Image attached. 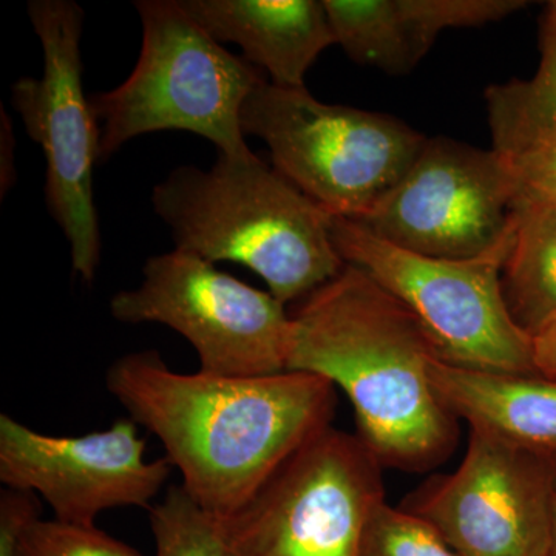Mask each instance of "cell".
Returning <instances> with one entry per match:
<instances>
[{
    "instance_id": "obj_1",
    "label": "cell",
    "mask_w": 556,
    "mask_h": 556,
    "mask_svg": "<svg viewBox=\"0 0 556 556\" xmlns=\"http://www.w3.org/2000/svg\"><path fill=\"white\" fill-rule=\"evenodd\" d=\"M105 387L131 420L160 439L186 492L218 519L243 507L289 457L331 427L338 405V388L320 376L185 375L153 350L116 358Z\"/></svg>"
},
{
    "instance_id": "obj_2",
    "label": "cell",
    "mask_w": 556,
    "mask_h": 556,
    "mask_svg": "<svg viewBox=\"0 0 556 556\" xmlns=\"http://www.w3.org/2000/svg\"><path fill=\"white\" fill-rule=\"evenodd\" d=\"M288 371L309 372L345 393L357 437L383 468L427 471L459 439V419L439 399L433 340L393 294L345 265L291 314Z\"/></svg>"
},
{
    "instance_id": "obj_3",
    "label": "cell",
    "mask_w": 556,
    "mask_h": 556,
    "mask_svg": "<svg viewBox=\"0 0 556 556\" xmlns=\"http://www.w3.org/2000/svg\"><path fill=\"white\" fill-rule=\"evenodd\" d=\"M152 204L175 249L214 265L247 266L285 306L345 266L332 243L331 215L255 153L218 155L207 170L177 167L153 188Z\"/></svg>"
},
{
    "instance_id": "obj_4",
    "label": "cell",
    "mask_w": 556,
    "mask_h": 556,
    "mask_svg": "<svg viewBox=\"0 0 556 556\" xmlns=\"http://www.w3.org/2000/svg\"><path fill=\"white\" fill-rule=\"evenodd\" d=\"M142 46L119 87L91 94L100 127V164L130 139L181 130L208 139L218 155L244 159L241 108L262 72L217 42L179 0H138Z\"/></svg>"
},
{
    "instance_id": "obj_5",
    "label": "cell",
    "mask_w": 556,
    "mask_h": 556,
    "mask_svg": "<svg viewBox=\"0 0 556 556\" xmlns=\"http://www.w3.org/2000/svg\"><path fill=\"white\" fill-rule=\"evenodd\" d=\"M241 130L269 148L273 167L331 217H365L404 177L426 137L383 113L316 100L269 80L241 108Z\"/></svg>"
},
{
    "instance_id": "obj_6",
    "label": "cell",
    "mask_w": 556,
    "mask_h": 556,
    "mask_svg": "<svg viewBox=\"0 0 556 556\" xmlns=\"http://www.w3.org/2000/svg\"><path fill=\"white\" fill-rule=\"evenodd\" d=\"M331 239L345 265L364 270L401 300L438 356L453 367L536 376L532 338L504 300L501 270L507 247L481 257H427L388 243L351 218L331 217Z\"/></svg>"
},
{
    "instance_id": "obj_7",
    "label": "cell",
    "mask_w": 556,
    "mask_h": 556,
    "mask_svg": "<svg viewBox=\"0 0 556 556\" xmlns=\"http://www.w3.org/2000/svg\"><path fill=\"white\" fill-rule=\"evenodd\" d=\"M382 464L357 434L329 427L251 500L218 519L232 556H358L386 501Z\"/></svg>"
},
{
    "instance_id": "obj_8",
    "label": "cell",
    "mask_w": 556,
    "mask_h": 556,
    "mask_svg": "<svg viewBox=\"0 0 556 556\" xmlns=\"http://www.w3.org/2000/svg\"><path fill=\"white\" fill-rule=\"evenodd\" d=\"M27 11L42 47L43 72L39 78L17 79L11 102L28 137L42 149L46 203L68 241L73 270L93 283L101 258L93 197L100 127L84 91V10L73 0H31Z\"/></svg>"
},
{
    "instance_id": "obj_9",
    "label": "cell",
    "mask_w": 556,
    "mask_h": 556,
    "mask_svg": "<svg viewBox=\"0 0 556 556\" xmlns=\"http://www.w3.org/2000/svg\"><path fill=\"white\" fill-rule=\"evenodd\" d=\"M110 313L123 324L174 329L195 348L200 371L207 375L288 371L292 320L283 303L190 252L150 257L141 285L116 292Z\"/></svg>"
},
{
    "instance_id": "obj_10",
    "label": "cell",
    "mask_w": 556,
    "mask_h": 556,
    "mask_svg": "<svg viewBox=\"0 0 556 556\" xmlns=\"http://www.w3.org/2000/svg\"><path fill=\"white\" fill-rule=\"evenodd\" d=\"M521 192L493 150L426 139L416 160L365 217L369 232L427 257L466 260L514 239Z\"/></svg>"
},
{
    "instance_id": "obj_11",
    "label": "cell",
    "mask_w": 556,
    "mask_h": 556,
    "mask_svg": "<svg viewBox=\"0 0 556 556\" xmlns=\"http://www.w3.org/2000/svg\"><path fill=\"white\" fill-rule=\"evenodd\" d=\"M555 457L471 430L455 471L427 482L407 510L460 556H547Z\"/></svg>"
},
{
    "instance_id": "obj_12",
    "label": "cell",
    "mask_w": 556,
    "mask_h": 556,
    "mask_svg": "<svg viewBox=\"0 0 556 556\" xmlns=\"http://www.w3.org/2000/svg\"><path fill=\"white\" fill-rule=\"evenodd\" d=\"M172 471L166 457L146 459L130 417L84 437H51L0 415V482L42 497L67 525L93 527L110 508L149 507Z\"/></svg>"
},
{
    "instance_id": "obj_13",
    "label": "cell",
    "mask_w": 556,
    "mask_h": 556,
    "mask_svg": "<svg viewBox=\"0 0 556 556\" xmlns=\"http://www.w3.org/2000/svg\"><path fill=\"white\" fill-rule=\"evenodd\" d=\"M217 42L237 43L269 83L305 87L306 73L336 38L324 0H179Z\"/></svg>"
},
{
    "instance_id": "obj_14",
    "label": "cell",
    "mask_w": 556,
    "mask_h": 556,
    "mask_svg": "<svg viewBox=\"0 0 556 556\" xmlns=\"http://www.w3.org/2000/svg\"><path fill=\"white\" fill-rule=\"evenodd\" d=\"M431 380L445 407L471 430L556 459V380L475 371L441 358Z\"/></svg>"
},
{
    "instance_id": "obj_15",
    "label": "cell",
    "mask_w": 556,
    "mask_h": 556,
    "mask_svg": "<svg viewBox=\"0 0 556 556\" xmlns=\"http://www.w3.org/2000/svg\"><path fill=\"white\" fill-rule=\"evenodd\" d=\"M501 285L508 313L530 338L556 317V204L521 197Z\"/></svg>"
},
{
    "instance_id": "obj_16",
    "label": "cell",
    "mask_w": 556,
    "mask_h": 556,
    "mask_svg": "<svg viewBox=\"0 0 556 556\" xmlns=\"http://www.w3.org/2000/svg\"><path fill=\"white\" fill-rule=\"evenodd\" d=\"M493 152L517 181L521 197L556 204V121L532 124L489 116Z\"/></svg>"
},
{
    "instance_id": "obj_17",
    "label": "cell",
    "mask_w": 556,
    "mask_h": 556,
    "mask_svg": "<svg viewBox=\"0 0 556 556\" xmlns=\"http://www.w3.org/2000/svg\"><path fill=\"white\" fill-rule=\"evenodd\" d=\"M149 519L156 556H232L218 519L181 484L170 485L163 501L150 507Z\"/></svg>"
},
{
    "instance_id": "obj_18",
    "label": "cell",
    "mask_w": 556,
    "mask_h": 556,
    "mask_svg": "<svg viewBox=\"0 0 556 556\" xmlns=\"http://www.w3.org/2000/svg\"><path fill=\"white\" fill-rule=\"evenodd\" d=\"M541 43L540 67L532 79H515L486 89L489 116L532 124L556 121V2L548 3Z\"/></svg>"
},
{
    "instance_id": "obj_19",
    "label": "cell",
    "mask_w": 556,
    "mask_h": 556,
    "mask_svg": "<svg viewBox=\"0 0 556 556\" xmlns=\"http://www.w3.org/2000/svg\"><path fill=\"white\" fill-rule=\"evenodd\" d=\"M358 556H460L430 522L387 501L372 510Z\"/></svg>"
},
{
    "instance_id": "obj_20",
    "label": "cell",
    "mask_w": 556,
    "mask_h": 556,
    "mask_svg": "<svg viewBox=\"0 0 556 556\" xmlns=\"http://www.w3.org/2000/svg\"><path fill=\"white\" fill-rule=\"evenodd\" d=\"M16 556H142L97 526L38 518L22 533Z\"/></svg>"
},
{
    "instance_id": "obj_21",
    "label": "cell",
    "mask_w": 556,
    "mask_h": 556,
    "mask_svg": "<svg viewBox=\"0 0 556 556\" xmlns=\"http://www.w3.org/2000/svg\"><path fill=\"white\" fill-rule=\"evenodd\" d=\"M35 493L3 486L0 492V556H16L22 533L39 515Z\"/></svg>"
},
{
    "instance_id": "obj_22",
    "label": "cell",
    "mask_w": 556,
    "mask_h": 556,
    "mask_svg": "<svg viewBox=\"0 0 556 556\" xmlns=\"http://www.w3.org/2000/svg\"><path fill=\"white\" fill-rule=\"evenodd\" d=\"M532 353L536 375L556 380V317L533 332Z\"/></svg>"
},
{
    "instance_id": "obj_23",
    "label": "cell",
    "mask_w": 556,
    "mask_h": 556,
    "mask_svg": "<svg viewBox=\"0 0 556 556\" xmlns=\"http://www.w3.org/2000/svg\"><path fill=\"white\" fill-rule=\"evenodd\" d=\"M2 156H0V190L2 197L11 189V186L16 182V170H14V137L13 127L9 115H5V110L2 108Z\"/></svg>"
},
{
    "instance_id": "obj_24",
    "label": "cell",
    "mask_w": 556,
    "mask_h": 556,
    "mask_svg": "<svg viewBox=\"0 0 556 556\" xmlns=\"http://www.w3.org/2000/svg\"><path fill=\"white\" fill-rule=\"evenodd\" d=\"M547 556H556V492L554 496V506H552L551 546H548Z\"/></svg>"
}]
</instances>
